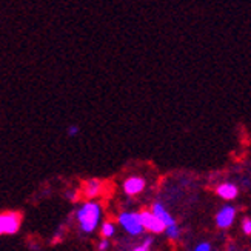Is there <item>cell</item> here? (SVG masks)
I'll return each mask as SVG.
<instances>
[{
  "label": "cell",
  "mask_w": 251,
  "mask_h": 251,
  "mask_svg": "<svg viewBox=\"0 0 251 251\" xmlns=\"http://www.w3.org/2000/svg\"><path fill=\"white\" fill-rule=\"evenodd\" d=\"M193 251H213V245L210 242H201L194 247Z\"/></svg>",
  "instance_id": "14"
},
{
  "label": "cell",
  "mask_w": 251,
  "mask_h": 251,
  "mask_svg": "<svg viewBox=\"0 0 251 251\" xmlns=\"http://www.w3.org/2000/svg\"><path fill=\"white\" fill-rule=\"evenodd\" d=\"M22 225V214L17 211L0 213V234H16Z\"/></svg>",
  "instance_id": "4"
},
{
  "label": "cell",
  "mask_w": 251,
  "mask_h": 251,
  "mask_svg": "<svg viewBox=\"0 0 251 251\" xmlns=\"http://www.w3.org/2000/svg\"><path fill=\"white\" fill-rule=\"evenodd\" d=\"M102 190H103V183L99 179L93 177V179H88V180L83 183V187H82V196L88 199V201H93V199L97 198V196L102 194Z\"/></svg>",
  "instance_id": "8"
},
{
  "label": "cell",
  "mask_w": 251,
  "mask_h": 251,
  "mask_svg": "<svg viewBox=\"0 0 251 251\" xmlns=\"http://www.w3.org/2000/svg\"><path fill=\"white\" fill-rule=\"evenodd\" d=\"M0 236H2V234H0Z\"/></svg>",
  "instance_id": "18"
},
{
  "label": "cell",
  "mask_w": 251,
  "mask_h": 251,
  "mask_svg": "<svg viewBox=\"0 0 251 251\" xmlns=\"http://www.w3.org/2000/svg\"><path fill=\"white\" fill-rule=\"evenodd\" d=\"M70 134L73 136V134H77V128H75V126H71L70 128Z\"/></svg>",
  "instance_id": "17"
},
{
  "label": "cell",
  "mask_w": 251,
  "mask_h": 251,
  "mask_svg": "<svg viewBox=\"0 0 251 251\" xmlns=\"http://www.w3.org/2000/svg\"><path fill=\"white\" fill-rule=\"evenodd\" d=\"M75 219L80 226V230L86 234L94 233L96 228L99 226L102 221V206L99 202L94 201H86L82 203L77 211H75Z\"/></svg>",
  "instance_id": "1"
},
{
  "label": "cell",
  "mask_w": 251,
  "mask_h": 251,
  "mask_svg": "<svg viewBox=\"0 0 251 251\" xmlns=\"http://www.w3.org/2000/svg\"><path fill=\"white\" fill-rule=\"evenodd\" d=\"M145 187H147V182L142 176H129L124 182V193L126 196L134 198V196H137V194H140L142 191H144Z\"/></svg>",
  "instance_id": "6"
},
{
  "label": "cell",
  "mask_w": 251,
  "mask_h": 251,
  "mask_svg": "<svg viewBox=\"0 0 251 251\" xmlns=\"http://www.w3.org/2000/svg\"><path fill=\"white\" fill-rule=\"evenodd\" d=\"M150 211L154 214L163 225H165V228L170 226V225H173V224H177L176 219L173 217V214L165 208V205H163L162 202H154V203H152Z\"/></svg>",
  "instance_id": "9"
},
{
  "label": "cell",
  "mask_w": 251,
  "mask_h": 251,
  "mask_svg": "<svg viewBox=\"0 0 251 251\" xmlns=\"http://www.w3.org/2000/svg\"><path fill=\"white\" fill-rule=\"evenodd\" d=\"M116 234V224L111 221H106L100 225V236L103 239H110Z\"/></svg>",
  "instance_id": "11"
},
{
  "label": "cell",
  "mask_w": 251,
  "mask_h": 251,
  "mask_svg": "<svg viewBox=\"0 0 251 251\" xmlns=\"http://www.w3.org/2000/svg\"><path fill=\"white\" fill-rule=\"evenodd\" d=\"M152 242H154V239H152L151 236H148V237H145V239H144V242H142L140 245H136V247H134L133 250H131V251H150V250H151Z\"/></svg>",
  "instance_id": "12"
},
{
  "label": "cell",
  "mask_w": 251,
  "mask_h": 251,
  "mask_svg": "<svg viewBox=\"0 0 251 251\" xmlns=\"http://www.w3.org/2000/svg\"><path fill=\"white\" fill-rule=\"evenodd\" d=\"M216 194L225 202H231L237 199L239 196V187L233 182H222L216 187Z\"/></svg>",
  "instance_id": "7"
},
{
  "label": "cell",
  "mask_w": 251,
  "mask_h": 251,
  "mask_svg": "<svg viewBox=\"0 0 251 251\" xmlns=\"http://www.w3.org/2000/svg\"><path fill=\"white\" fill-rule=\"evenodd\" d=\"M65 196H67V198H68L70 201H75V199H77V193L73 191V190L67 191V194H65Z\"/></svg>",
  "instance_id": "16"
},
{
  "label": "cell",
  "mask_w": 251,
  "mask_h": 251,
  "mask_svg": "<svg viewBox=\"0 0 251 251\" xmlns=\"http://www.w3.org/2000/svg\"><path fill=\"white\" fill-rule=\"evenodd\" d=\"M163 234H165L170 239V241H179L180 236H182V230H180V226L177 224H173V225L165 228Z\"/></svg>",
  "instance_id": "10"
},
{
  "label": "cell",
  "mask_w": 251,
  "mask_h": 251,
  "mask_svg": "<svg viewBox=\"0 0 251 251\" xmlns=\"http://www.w3.org/2000/svg\"><path fill=\"white\" fill-rule=\"evenodd\" d=\"M236 217H237L236 206L231 203H225L217 210V213L214 216V224L219 230H228V228H231L234 225Z\"/></svg>",
  "instance_id": "3"
},
{
  "label": "cell",
  "mask_w": 251,
  "mask_h": 251,
  "mask_svg": "<svg viewBox=\"0 0 251 251\" xmlns=\"http://www.w3.org/2000/svg\"><path fill=\"white\" fill-rule=\"evenodd\" d=\"M108 247H110V242H108L106 239H102V241L99 242V251H106Z\"/></svg>",
  "instance_id": "15"
},
{
  "label": "cell",
  "mask_w": 251,
  "mask_h": 251,
  "mask_svg": "<svg viewBox=\"0 0 251 251\" xmlns=\"http://www.w3.org/2000/svg\"><path fill=\"white\" fill-rule=\"evenodd\" d=\"M241 228L245 236H251V217H244L241 222Z\"/></svg>",
  "instance_id": "13"
},
{
  "label": "cell",
  "mask_w": 251,
  "mask_h": 251,
  "mask_svg": "<svg viewBox=\"0 0 251 251\" xmlns=\"http://www.w3.org/2000/svg\"><path fill=\"white\" fill-rule=\"evenodd\" d=\"M117 222L129 236H140L145 231L140 222V216L136 211H122L117 216Z\"/></svg>",
  "instance_id": "2"
},
{
  "label": "cell",
  "mask_w": 251,
  "mask_h": 251,
  "mask_svg": "<svg viewBox=\"0 0 251 251\" xmlns=\"http://www.w3.org/2000/svg\"><path fill=\"white\" fill-rule=\"evenodd\" d=\"M139 216H140L142 226H144V230H147L148 233H151V234H162L163 231H165V225H163L150 210L139 211Z\"/></svg>",
  "instance_id": "5"
}]
</instances>
